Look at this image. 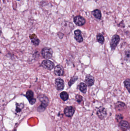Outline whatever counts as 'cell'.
I'll return each instance as SVG.
<instances>
[{
	"mask_svg": "<svg viewBox=\"0 0 130 131\" xmlns=\"http://www.w3.org/2000/svg\"><path fill=\"white\" fill-rule=\"evenodd\" d=\"M38 99L39 101L41 102V104L38 107V111L39 112H42L44 111L46 107L48 105L49 100L48 97L44 94L39 95Z\"/></svg>",
	"mask_w": 130,
	"mask_h": 131,
	"instance_id": "obj_1",
	"label": "cell"
},
{
	"mask_svg": "<svg viewBox=\"0 0 130 131\" xmlns=\"http://www.w3.org/2000/svg\"><path fill=\"white\" fill-rule=\"evenodd\" d=\"M53 54V51L51 48L45 47L42 49L41 51V55L44 58L49 59L52 58Z\"/></svg>",
	"mask_w": 130,
	"mask_h": 131,
	"instance_id": "obj_2",
	"label": "cell"
},
{
	"mask_svg": "<svg viewBox=\"0 0 130 131\" xmlns=\"http://www.w3.org/2000/svg\"><path fill=\"white\" fill-rule=\"evenodd\" d=\"M96 114L100 119H104L107 116V111L104 107H100L97 109Z\"/></svg>",
	"mask_w": 130,
	"mask_h": 131,
	"instance_id": "obj_3",
	"label": "cell"
},
{
	"mask_svg": "<svg viewBox=\"0 0 130 131\" xmlns=\"http://www.w3.org/2000/svg\"><path fill=\"white\" fill-rule=\"evenodd\" d=\"M41 65L44 68L49 70H52L55 67L54 63L49 59L44 60L42 62Z\"/></svg>",
	"mask_w": 130,
	"mask_h": 131,
	"instance_id": "obj_4",
	"label": "cell"
},
{
	"mask_svg": "<svg viewBox=\"0 0 130 131\" xmlns=\"http://www.w3.org/2000/svg\"><path fill=\"white\" fill-rule=\"evenodd\" d=\"M120 41V37L119 35H115L113 36L111 43V49L113 50L116 48Z\"/></svg>",
	"mask_w": 130,
	"mask_h": 131,
	"instance_id": "obj_5",
	"label": "cell"
},
{
	"mask_svg": "<svg viewBox=\"0 0 130 131\" xmlns=\"http://www.w3.org/2000/svg\"><path fill=\"white\" fill-rule=\"evenodd\" d=\"M55 85L57 90L62 91L64 88V82L61 78H57L55 80Z\"/></svg>",
	"mask_w": 130,
	"mask_h": 131,
	"instance_id": "obj_6",
	"label": "cell"
},
{
	"mask_svg": "<svg viewBox=\"0 0 130 131\" xmlns=\"http://www.w3.org/2000/svg\"><path fill=\"white\" fill-rule=\"evenodd\" d=\"M74 22L77 26H82L85 24L86 20L84 17L78 15L74 18Z\"/></svg>",
	"mask_w": 130,
	"mask_h": 131,
	"instance_id": "obj_7",
	"label": "cell"
},
{
	"mask_svg": "<svg viewBox=\"0 0 130 131\" xmlns=\"http://www.w3.org/2000/svg\"><path fill=\"white\" fill-rule=\"evenodd\" d=\"M26 97L31 105H33L36 103V99L34 98V93L31 90H28L26 93Z\"/></svg>",
	"mask_w": 130,
	"mask_h": 131,
	"instance_id": "obj_8",
	"label": "cell"
},
{
	"mask_svg": "<svg viewBox=\"0 0 130 131\" xmlns=\"http://www.w3.org/2000/svg\"><path fill=\"white\" fill-rule=\"evenodd\" d=\"M119 126L122 131H126L130 128V124L126 120H122L119 123Z\"/></svg>",
	"mask_w": 130,
	"mask_h": 131,
	"instance_id": "obj_9",
	"label": "cell"
},
{
	"mask_svg": "<svg viewBox=\"0 0 130 131\" xmlns=\"http://www.w3.org/2000/svg\"><path fill=\"white\" fill-rule=\"evenodd\" d=\"M75 108L72 106L66 107L64 109L65 114L68 117H71L73 116L75 112Z\"/></svg>",
	"mask_w": 130,
	"mask_h": 131,
	"instance_id": "obj_10",
	"label": "cell"
},
{
	"mask_svg": "<svg viewBox=\"0 0 130 131\" xmlns=\"http://www.w3.org/2000/svg\"><path fill=\"white\" fill-rule=\"evenodd\" d=\"M85 83L88 86L90 87L94 84L95 83V79L94 77L90 75H86L85 79Z\"/></svg>",
	"mask_w": 130,
	"mask_h": 131,
	"instance_id": "obj_11",
	"label": "cell"
},
{
	"mask_svg": "<svg viewBox=\"0 0 130 131\" xmlns=\"http://www.w3.org/2000/svg\"><path fill=\"white\" fill-rule=\"evenodd\" d=\"M64 69L62 66L58 65L55 67L54 73L56 75L59 76H62L64 74Z\"/></svg>",
	"mask_w": 130,
	"mask_h": 131,
	"instance_id": "obj_12",
	"label": "cell"
},
{
	"mask_svg": "<svg viewBox=\"0 0 130 131\" xmlns=\"http://www.w3.org/2000/svg\"><path fill=\"white\" fill-rule=\"evenodd\" d=\"M74 38L78 42L81 43L83 41V38L81 35V31L79 30H77L74 32Z\"/></svg>",
	"mask_w": 130,
	"mask_h": 131,
	"instance_id": "obj_13",
	"label": "cell"
},
{
	"mask_svg": "<svg viewBox=\"0 0 130 131\" xmlns=\"http://www.w3.org/2000/svg\"><path fill=\"white\" fill-rule=\"evenodd\" d=\"M115 108L117 111H124V110L126 108V105L124 103L121 102H118L115 104Z\"/></svg>",
	"mask_w": 130,
	"mask_h": 131,
	"instance_id": "obj_14",
	"label": "cell"
},
{
	"mask_svg": "<svg viewBox=\"0 0 130 131\" xmlns=\"http://www.w3.org/2000/svg\"><path fill=\"white\" fill-rule=\"evenodd\" d=\"M78 88L79 90L83 93H86L87 92V85L86 84L83 83H81L79 84Z\"/></svg>",
	"mask_w": 130,
	"mask_h": 131,
	"instance_id": "obj_15",
	"label": "cell"
},
{
	"mask_svg": "<svg viewBox=\"0 0 130 131\" xmlns=\"http://www.w3.org/2000/svg\"><path fill=\"white\" fill-rule=\"evenodd\" d=\"M92 14L97 19H100L102 17V13L100 10L98 9L94 10L92 12Z\"/></svg>",
	"mask_w": 130,
	"mask_h": 131,
	"instance_id": "obj_16",
	"label": "cell"
},
{
	"mask_svg": "<svg viewBox=\"0 0 130 131\" xmlns=\"http://www.w3.org/2000/svg\"><path fill=\"white\" fill-rule=\"evenodd\" d=\"M60 97L63 101H65L68 100V94L66 92L63 91L60 94Z\"/></svg>",
	"mask_w": 130,
	"mask_h": 131,
	"instance_id": "obj_17",
	"label": "cell"
},
{
	"mask_svg": "<svg viewBox=\"0 0 130 131\" xmlns=\"http://www.w3.org/2000/svg\"><path fill=\"white\" fill-rule=\"evenodd\" d=\"M97 40L98 42L100 44H103L105 41L104 37L101 33H98L97 36Z\"/></svg>",
	"mask_w": 130,
	"mask_h": 131,
	"instance_id": "obj_18",
	"label": "cell"
},
{
	"mask_svg": "<svg viewBox=\"0 0 130 131\" xmlns=\"http://www.w3.org/2000/svg\"><path fill=\"white\" fill-rule=\"evenodd\" d=\"M78 77L77 76H74L72 77L71 79L70 80V81L69 82V86H70V87H71L78 80Z\"/></svg>",
	"mask_w": 130,
	"mask_h": 131,
	"instance_id": "obj_19",
	"label": "cell"
},
{
	"mask_svg": "<svg viewBox=\"0 0 130 131\" xmlns=\"http://www.w3.org/2000/svg\"><path fill=\"white\" fill-rule=\"evenodd\" d=\"M124 83L127 89L130 93V79H126L124 81Z\"/></svg>",
	"mask_w": 130,
	"mask_h": 131,
	"instance_id": "obj_20",
	"label": "cell"
},
{
	"mask_svg": "<svg viewBox=\"0 0 130 131\" xmlns=\"http://www.w3.org/2000/svg\"><path fill=\"white\" fill-rule=\"evenodd\" d=\"M31 42L35 46H38L40 43V40L37 37L31 38Z\"/></svg>",
	"mask_w": 130,
	"mask_h": 131,
	"instance_id": "obj_21",
	"label": "cell"
},
{
	"mask_svg": "<svg viewBox=\"0 0 130 131\" xmlns=\"http://www.w3.org/2000/svg\"><path fill=\"white\" fill-rule=\"evenodd\" d=\"M123 116L122 114H118L116 115L115 119L116 121L118 122H119L122 120L123 119Z\"/></svg>",
	"mask_w": 130,
	"mask_h": 131,
	"instance_id": "obj_22",
	"label": "cell"
},
{
	"mask_svg": "<svg viewBox=\"0 0 130 131\" xmlns=\"http://www.w3.org/2000/svg\"><path fill=\"white\" fill-rule=\"evenodd\" d=\"M76 99L77 102H78L79 103H81V101L82 100V97L81 95L78 94L76 95Z\"/></svg>",
	"mask_w": 130,
	"mask_h": 131,
	"instance_id": "obj_23",
	"label": "cell"
},
{
	"mask_svg": "<svg viewBox=\"0 0 130 131\" xmlns=\"http://www.w3.org/2000/svg\"><path fill=\"white\" fill-rule=\"evenodd\" d=\"M22 105L23 104H22V103H21L20 105L19 104H18V103H16V111L17 112H20L21 111V109H22V108L20 107H22Z\"/></svg>",
	"mask_w": 130,
	"mask_h": 131,
	"instance_id": "obj_24",
	"label": "cell"
},
{
	"mask_svg": "<svg viewBox=\"0 0 130 131\" xmlns=\"http://www.w3.org/2000/svg\"><path fill=\"white\" fill-rule=\"evenodd\" d=\"M125 55H126V56L127 57H130V51H126L125 52Z\"/></svg>",
	"mask_w": 130,
	"mask_h": 131,
	"instance_id": "obj_25",
	"label": "cell"
},
{
	"mask_svg": "<svg viewBox=\"0 0 130 131\" xmlns=\"http://www.w3.org/2000/svg\"><path fill=\"white\" fill-rule=\"evenodd\" d=\"M17 1H20L21 0H17Z\"/></svg>",
	"mask_w": 130,
	"mask_h": 131,
	"instance_id": "obj_26",
	"label": "cell"
},
{
	"mask_svg": "<svg viewBox=\"0 0 130 131\" xmlns=\"http://www.w3.org/2000/svg\"><path fill=\"white\" fill-rule=\"evenodd\" d=\"M14 131H16V130H15Z\"/></svg>",
	"mask_w": 130,
	"mask_h": 131,
	"instance_id": "obj_27",
	"label": "cell"
},
{
	"mask_svg": "<svg viewBox=\"0 0 130 131\" xmlns=\"http://www.w3.org/2000/svg\"></svg>",
	"mask_w": 130,
	"mask_h": 131,
	"instance_id": "obj_28",
	"label": "cell"
}]
</instances>
